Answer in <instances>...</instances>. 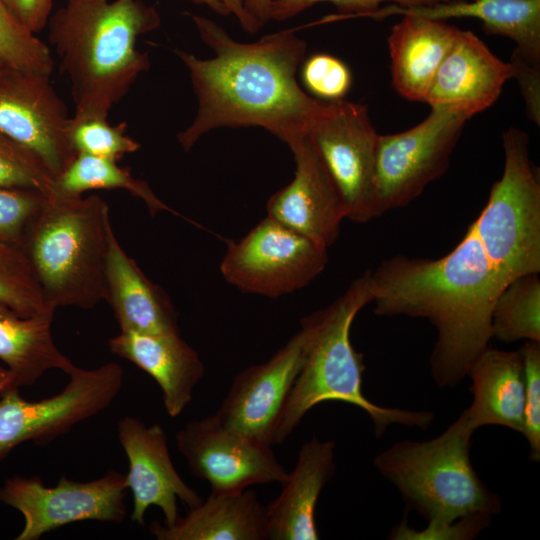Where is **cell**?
Listing matches in <instances>:
<instances>
[{
	"label": "cell",
	"instance_id": "cell-13",
	"mask_svg": "<svg viewBox=\"0 0 540 540\" xmlns=\"http://www.w3.org/2000/svg\"><path fill=\"white\" fill-rule=\"evenodd\" d=\"M190 472L206 480L212 494L240 492L256 484H282L288 472L269 445L225 426L214 414L187 423L176 434Z\"/></svg>",
	"mask_w": 540,
	"mask_h": 540
},
{
	"label": "cell",
	"instance_id": "cell-43",
	"mask_svg": "<svg viewBox=\"0 0 540 540\" xmlns=\"http://www.w3.org/2000/svg\"><path fill=\"white\" fill-rule=\"evenodd\" d=\"M197 4H204L221 15H229L227 8L219 0H190Z\"/></svg>",
	"mask_w": 540,
	"mask_h": 540
},
{
	"label": "cell",
	"instance_id": "cell-40",
	"mask_svg": "<svg viewBox=\"0 0 540 540\" xmlns=\"http://www.w3.org/2000/svg\"><path fill=\"white\" fill-rule=\"evenodd\" d=\"M239 20L243 29L249 33L257 32L261 26L245 11L243 0H219Z\"/></svg>",
	"mask_w": 540,
	"mask_h": 540
},
{
	"label": "cell",
	"instance_id": "cell-25",
	"mask_svg": "<svg viewBox=\"0 0 540 540\" xmlns=\"http://www.w3.org/2000/svg\"><path fill=\"white\" fill-rule=\"evenodd\" d=\"M467 376L471 378L473 400L463 412L472 427L500 425L522 433L525 380L520 351L488 347Z\"/></svg>",
	"mask_w": 540,
	"mask_h": 540
},
{
	"label": "cell",
	"instance_id": "cell-30",
	"mask_svg": "<svg viewBox=\"0 0 540 540\" xmlns=\"http://www.w3.org/2000/svg\"><path fill=\"white\" fill-rule=\"evenodd\" d=\"M126 122L111 124L108 118L91 115H73L67 127L69 142L76 154L119 161L133 153L140 144L127 135Z\"/></svg>",
	"mask_w": 540,
	"mask_h": 540
},
{
	"label": "cell",
	"instance_id": "cell-7",
	"mask_svg": "<svg viewBox=\"0 0 540 540\" xmlns=\"http://www.w3.org/2000/svg\"><path fill=\"white\" fill-rule=\"evenodd\" d=\"M502 140V176L471 224L506 286L520 276L540 272V182L530 159L527 133L511 127Z\"/></svg>",
	"mask_w": 540,
	"mask_h": 540
},
{
	"label": "cell",
	"instance_id": "cell-22",
	"mask_svg": "<svg viewBox=\"0 0 540 540\" xmlns=\"http://www.w3.org/2000/svg\"><path fill=\"white\" fill-rule=\"evenodd\" d=\"M392 15H412L440 21L476 18L482 22L486 33L510 38L523 57L540 63V0H451L410 7L388 4L367 17L384 19Z\"/></svg>",
	"mask_w": 540,
	"mask_h": 540
},
{
	"label": "cell",
	"instance_id": "cell-5",
	"mask_svg": "<svg viewBox=\"0 0 540 540\" xmlns=\"http://www.w3.org/2000/svg\"><path fill=\"white\" fill-rule=\"evenodd\" d=\"M112 228L109 206L97 194L47 195L21 245L46 308L88 310L105 300Z\"/></svg>",
	"mask_w": 540,
	"mask_h": 540
},
{
	"label": "cell",
	"instance_id": "cell-35",
	"mask_svg": "<svg viewBox=\"0 0 540 540\" xmlns=\"http://www.w3.org/2000/svg\"><path fill=\"white\" fill-rule=\"evenodd\" d=\"M524 367V426L530 459L540 460V342L525 341L519 349Z\"/></svg>",
	"mask_w": 540,
	"mask_h": 540
},
{
	"label": "cell",
	"instance_id": "cell-34",
	"mask_svg": "<svg viewBox=\"0 0 540 540\" xmlns=\"http://www.w3.org/2000/svg\"><path fill=\"white\" fill-rule=\"evenodd\" d=\"M301 79L306 89L325 101L342 99L352 84L348 66L325 53L310 56L301 64Z\"/></svg>",
	"mask_w": 540,
	"mask_h": 540
},
{
	"label": "cell",
	"instance_id": "cell-18",
	"mask_svg": "<svg viewBox=\"0 0 540 540\" xmlns=\"http://www.w3.org/2000/svg\"><path fill=\"white\" fill-rule=\"evenodd\" d=\"M512 78L503 62L471 31L459 29L425 98L431 107H448L468 119L489 108Z\"/></svg>",
	"mask_w": 540,
	"mask_h": 540
},
{
	"label": "cell",
	"instance_id": "cell-4",
	"mask_svg": "<svg viewBox=\"0 0 540 540\" xmlns=\"http://www.w3.org/2000/svg\"><path fill=\"white\" fill-rule=\"evenodd\" d=\"M371 301L368 270L329 306L301 319L307 332L304 361L279 417L274 444L283 443L309 410L328 401L362 409L370 416L377 437L392 424L421 429L432 424L430 411L382 407L363 394V356L354 349L350 331L356 315Z\"/></svg>",
	"mask_w": 540,
	"mask_h": 540
},
{
	"label": "cell",
	"instance_id": "cell-2",
	"mask_svg": "<svg viewBox=\"0 0 540 540\" xmlns=\"http://www.w3.org/2000/svg\"><path fill=\"white\" fill-rule=\"evenodd\" d=\"M370 282L376 315L425 318L436 328L429 363L439 387L458 385L489 347L492 309L505 286L472 224L443 257L394 255L370 270Z\"/></svg>",
	"mask_w": 540,
	"mask_h": 540
},
{
	"label": "cell",
	"instance_id": "cell-36",
	"mask_svg": "<svg viewBox=\"0 0 540 540\" xmlns=\"http://www.w3.org/2000/svg\"><path fill=\"white\" fill-rule=\"evenodd\" d=\"M451 0H275L270 7L269 20L284 21L316 3L330 2L338 10L337 15L328 16L322 22L348 18L366 17L378 10L382 3L397 4L404 7L433 5Z\"/></svg>",
	"mask_w": 540,
	"mask_h": 540
},
{
	"label": "cell",
	"instance_id": "cell-33",
	"mask_svg": "<svg viewBox=\"0 0 540 540\" xmlns=\"http://www.w3.org/2000/svg\"><path fill=\"white\" fill-rule=\"evenodd\" d=\"M46 200L37 190L0 187V241L21 247Z\"/></svg>",
	"mask_w": 540,
	"mask_h": 540
},
{
	"label": "cell",
	"instance_id": "cell-8",
	"mask_svg": "<svg viewBox=\"0 0 540 540\" xmlns=\"http://www.w3.org/2000/svg\"><path fill=\"white\" fill-rule=\"evenodd\" d=\"M65 373L68 382L51 397L26 400L16 387L0 396V461L22 443L46 445L106 410L123 386L124 371L116 362L94 369L72 363Z\"/></svg>",
	"mask_w": 540,
	"mask_h": 540
},
{
	"label": "cell",
	"instance_id": "cell-41",
	"mask_svg": "<svg viewBox=\"0 0 540 540\" xmlns=\"http://www.w3.org/2000/svg\"><path fill=\"white\" fill-rule=\"evenodd\" d=\"M275 0H243L245 11L261 26L269 20L271 4Z\"/></svg>",
	"mask_w": 540,
	"mask_h": 540
},
{
	"label": "cell",
	"instance_id": "cell-32",
	"mask_svg": "<svg viewBox=\"0 0 540 540\" xmlns=\"http://www.w3.org/2000/svg\"><path fill=\"white\" fill-rule=\"evenodd\" d=\"M54 177L31 150L0 132V187L51 193Z\"/></svg>",
	"mask_w": 540,
	"mask_h": 540
},
{
	"label": "cell",
	"instance_id": "cell-24",
	"mask_svg": "<svg viewBox=\"0 0 540 540\" xmlns=\"http://www.w3.org/2000/svg\"><path fill=\"white\" fill-rule=\"evenodd\" d=\"M149 531L158 540L268 539L265 506L250 487L231 494L211 493L174 524L153 521Z\"/></svg>",
	"mask_w": 540,
	"mask_h": 540
},
{
	"label": "cell",
	"instance_id": "cell-23",
	"mask_svg": "<svg viewBox=\"0 0 540 540\" xmlns=\"http://www.w3.org/2000/svg\"><path fill=\"white\" fill-rule=\"evenodd\" d=\"M459 28L444 21L404 15L388 37L394 89L407 100L425 101Z\"/></svg>",
	"mask_w": 540,
	"mask_h": 540
},
{
	"label": "cell",
	"instance_id": "cell-6",
	"mask_svg": "<svg viewBox=\"0 0 540 540\" xmlns=\"http://www.w3.org/2000/svg\"><path fill=\"white\" fill-rule=\"evenodd\" d=\"M474 432L462 412L439 436L398 441L375 456L373 464L428 523H452L475 514L494 516L502 509L501 501L470 461Z\"/></svg>",
	"mask_w": 540,
	"mask_h": 540
},
{
	"label": "cell",
	"instance_id": "cell-12",
	"mask_svg": "<svg viewBox=\"0 0 540 540\" xmlns=\"http://www.w3.org/2000/svg\"><path fill=\"white\" fill-rule=\"evenodd\" d=\"M467 120L454 109L431 107L418 125L378 136L376 180L384 213L409 205L446 172Z\"/></svg>",
	"mask_w": 540,
	"mask_h": 540
},
{
	"label": "cell",
	"instance_id": "cell-9",
	"mask_svg": "<svg viewBox=\"0 0 540 540\" xmlns=\"http://www.w3.org/2000/svg\"><path fill=\"white\" fill-rule=\"evenodd\" d=\"M307 135L342 195L347 218L365 223L384 214L376 180L379 134L367 107L343 99L326 101Z\"/></svg>",
	"mask_w": 540,
	"mask_h": 540
},
{
	"label": "cell",
	"instance_id": "cell-15",
	"mask_svg": "<svg viewBox=\"0 0 540 540\" xmlns=\"http://www.w3.org/2000/svg\"><path fill=\"white\" fill-rule=\"evenodd\" d=\"M301 329L270 359L242 370L215 413L228 428L272 446L279 417L304 361Z\"/></svg>",
	"mask_w": 540,
	"mask_h": 540
},
{
	"label": "cell",
	"instance_id": "cell-37",
	"mask_svg": "<svg viewBox=\"0 0 540 540\" xmlns=\"http://www.w3.org/2000/svg\"><path fill=\"white\" fill-rule=\"evenodd\" d=\"M493 516L475 514L460 518L452 523H428L426 529L416 531L406 521L395 527L390 534L391 539H456L469 540L487 528Z\"/></svg>",
	"mask_w": 540,
	"mask_h": 540
},
{
	"label": "cell",
	"instance_id": "cell-38",
	"mask_svg": "<svg viewBox=\"0 0 540 540\" xmlns=\"http://www.w3.org/2000/svg\"><path fill=\"white\" fill-rule=\"evenodd\" d=\"M512 78H516L526 103L527 116L540 124V63H533L516 49L509 62Z\"/></svg>",
	"mask_w": 540,
	"mask_h": 540
},
{
	"label": "cell",
	"instance_id": "cell-42",
	"mask_svg": "<svg viewBox=\"0 0 540 540\" xmlns=\"http://www.w3.org/2000/svg\"><path fill=\"white\" fill-rule=\"evenodd\" d=\"M13 387L9 371L0 362V396Z\"/></svg>",
	"mask_w": 540,
	"mask_h": 540
},
{
	"label": "cell",
	"instance_id": "cell-16",
	"mask_svg": "<svg viewBox=\"0 0 540 540\" xmlns=\"http://www.w3.org/2000/svg\"><path fill=\"white\" fill-rule=\"evenodd\" d=\"M288 146L296 164L295 175L269 198L267 216L328 249L339 236L347 207L308 135Z\"/></svg>",
	"mask_w": 540,
	"mask_h": 540
},
{
	"label": "cell",
	"instance_id": "cell-19",
	"mask_svg": "<svg viewBox=\"0 0 540 540\" xmlns=\"http://www.w3.org/2000/svg\"><path fill=\"white\" fill-rule=\"evenodd\" d=\"M110 351L150 375L160 386L170 417L191 402L205 368L199 354L179 332L144 333L120 330L108 341Z\"/></svg>",
	"mask_w": 540,
	"mask_h": 540
},
{
	"label": "cell",
	"instance_id": "cell-26",
	"mask_svg": "<svg viewBox=\"0 0 540 540\" xmlns=\"http://www.w3.org/2000/svg\"><path fill=\"white\" fill-rule=\"evenodd\" d=\"M53 317L54 312L23 317L0 303V362L14 387L32 386L52 369L65 373L72 364L55 344Z\"/></svg>",
	"mask_w": 540,
	"mask_h": 540
},
{
	"label": "cell",
	"instance_id": "cell-28",
	"mask_svg": "<svg viewBox=\"0 0 540 540\" xmlns=\"http://www.w3.org/2000/svg\"><path fill=\"white\" fill-rule=\"evenodd\" d=\"M491 331L503 342H540L539 273L520 276L503 288L492 309Z\"/></svg>",
	"mask_w": 540,
	"mask_h": 540
},
{
	"label": "cell",
	"instance_id": "cell-11",
	"mask_svg": "<svg viewBox=\"0 0 540 540\" xmlns=\"http://www.w3.org/2000/svg\"><path fill=\"white\" fill-rule=\"evenodd\" d=\"M125 474L115 470L90 481L61 476L46 486L38 476H14L0 486V502L18 510L24 526L16 540H38L44 534L81 521L121 523L127 508Z\"/></svg>",
	"mask_w": 540,
	"mask_h": 540
},
{
	"label": "cell",
	"instance_id": "cell-21",
	"mask_svg": "<svg viewBox=\"0 0 540 540\" xmlns=\"http://www.w3.org/2000/svg\"><path fill=\"white\" fill-rule=\"evenodd\" d=\"M105 301L111 306L120 330L179 332L169 296L127 255L113 228L109 233Z\"/></svg>",
	"mask_w": 540,
	"mask_h": 540
},
{
	"label": "cell",
	"instance_id": "cell-20",
	"mask_svg": "<svg viewBox=\"0 0 540 540\" xmlns=\"http://www.w3.org/2000/svg\"><path fill=\"white\" fill-rule=\"evenodd\" d=\"M335 442H305L277 498L265 506L270 540H317L315 509L321 490L334 476Z\"/></svg>",
	"mask_w": 540,
	"mask_h": 540
},
{
	"label": "cell",
	"instance_id": "cell-29",
	"mask_svg": "<svg viewBox=\"0 0 540 540\" xmlns=\"http://www.w3.org/2000/svg\"><path fill=\"white\" fill-rule=\"evenodd\" d=\"M0 303L23 317L46 312L41 289L21 247L0 241Z\"/></svg>",
	"mask_w": 540,
	"mask_h": 540
},
{
	"label": "cell",
	"instance_id": "cell-1",
	"mask_svg": "<svg viewBox=\"0 0 540 540\" xmlns=\"http://www.w3.org/2000/svg\"><path fill=\"white\" fill-rule=\"evenodd\" d=\"M191 17L215 56L200 59L176 50L198 101L193 122L177 136L182 148L190 150L219 127H262L287 145L306 135L326 101L304 92L296 79L307 45L294 29L241 43L214 21Z\"/></svg>",
	"mask_w": 540,
	"mask_h": 540
},
{
	"label": "cell",
	"instance_id": "cell-31",
	"mask_svg": "<svg viewBox=\"0 0 540 540\" xmlns=\"http://www.w3.org/2000/svg\"><path fill=\"white\" fill-rule=\"evenodd\" d=\"M0 65L51 76V49L26 29L0 0Z\"/></svg>",
	"mask_w": 540,
	"mask_h": 540
},
{
	"label": "cell",
	"instance_id": "cell-27",
	"mask_svg": "<svg viewBox=\"0 0 540 540\" xmlns=\"http://www.w3.org/2000/svg\"><path fill=\"white\" fill-rule=\"evenodd\" d=\"M96 189L126 190L146 204L151 216L160 211L179 215L164 204L145 181L135 178L117 161L87 154H77L69 166L54 178L49 195L78 197Z\"/></svg>",
	"mask_w": 540,
	"mask_h": 540
},
{
	"label": "cell",
	"instance_id": "cell-14",
	"mask_svg": "<svg viewBox=\"0 0 540 540\" xmlns=\"http://www.w3.org/2000/svg\"><path fill=\"white\" fill-rule=\"evenodd\" d=\"M69 119L49 75L0 65V132L34 152L54 178L77 155Z\"/></svg>",
	"mask_w": 540,
	"mask_h": 540
},
{
	"label": "cell",
	"instance_id": "cell-39",
	"mask_svg": "<svg viewBox=\"0 0 540 540\" xmlns=\"http://www.w3.org/2000/svg\"><path fill=\"white\" fill-rule=\"evenodd\" d=\"M13 16L30 32H40L49 21L54 0H3Z\"/></svg>",
	"mask_w": 540,
	"mask_h": 540
},
{
	"label": "cell",
	"instance_id": "cell-17",
	"mask_svg": "<svg viewBox=\"0 0 540 540\" xmlns=\"http://www.w3.org/2000/svg\"><path fill=\"white\" fill-rule=\"evenodd\" d=\"M117 437L129 463L125 481L133 497V523L144 525L147 509L156 506L164 515L163 524L169 526L179 518L177 499L189 508L203 501L175 469L166 433L159 424L147 426L126 416L117 424Z\"/></svg>",
	"mask_w": 540,
	"mask_h": 540
},
{
	"label": "cell",
	"instance_id": "cell-10",
	"mask_svg": "<svg viewBox=\"0 0 540 540\" xmlns=\"http://www.w3.org/2000/svg\"><path fill=\"white\" fill-rule=\"evenodd\" d=\"M327 262V249L267 216L229 242L220 270L244 292L279 297L308 285Z\"/></svg>",
	"mask_w": 540,
	"mask_h": 540
},
{
	"label": "cell",
	"instance_id": "cell-3",
	"mask_svg": "<svg viewBox=\"0 0 540 540\" xmlns=\"http://www.w3.org/2000/svg\"><path fill=\"white\" fill-rule=\"evenodd\" d=\"M160 23L156 8L142 0H66L51 14L48 40L71 82L74 115L108 118L149 69L138 37Z\"/></svg>",
	"mask_w": 540,
	"mask_h": 540
}]
</instances>
